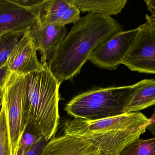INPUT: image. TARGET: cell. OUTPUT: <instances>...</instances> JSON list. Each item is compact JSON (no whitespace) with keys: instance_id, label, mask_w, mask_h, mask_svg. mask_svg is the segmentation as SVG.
I'll return each mask as SVG.
<instances>
[{"instance_id":"1","label":"cell","mask_w":155,"mask_h":155,"mask_svg":"<svg viewBox=\"0 0 155 155\" xmlns=\"http://www.w3.org/2000/svg\"><path fill=\"white\" fill-rule=\"evenodd\" d=\"M122 25L111 16L87 13L72 27L48 61V66L60 83L80 74L91 53Z\"/></svg>"},{"instance_id":"2","label":"cell","mask_w":155,"mask_h":155,"mask_svg":"<svg viewBox=\"0 0 155 155\" xmlns=\"http://www.w3.org/2000/svg\"><path fill=\"white\" fill-rule=\"evenodd\" d=\"M39 72L25 76L26 123L31 125L48 142L59 124V88L61 83L47 63Z\"/></svg>"},{"instance_id":"3","label":"cell","mask_w":155,"mask_h":155,"mask_svg":"<svg viewBox=\"0 0 155 155\" xmlns=\"http://www.w3.org/2000/svg\"><path fill=\"white\" fill-rule=\"evenodd\" d=\"M135 85L112 86L87 91L74 97L64 110L74 118L96 121L126 114Z\"/></svg>"},{"instance_id":"4","label":"cell","mask_w":155,"mask_h":155,"mask_svg":"<svg viewBox=\"0 0 155 155\" xmlns=\"http://www.w3.org/2000/svg\"><path fill=\"white\" fill-rule=\"evenodd\" d=\"M2 87L11 155H17L26 121L25 76L10 72Z\"/></svg>"},{"instance_id":"5","label":"cell","mask_w":155,"mask_h":155,"mask_svg":"<svg viewBox=\"0 0 155 155\" xmlns=\"http://www.w3.org/2000/svg\"><path fill=\"white\" fill-rule=\"evenodd\" d=\"M145 23L138 26L136 38L123 61L133 72L155 74V23L146 15Z\"/></svg>"},{"instance_id":"6","label":"cell","mask_w":155,"mask_h":155,"mask_svg":"<svg viewBox=\"0 0 155 155\" xmlns=\"http://www.w3.org/2000/svg\"><path fill=\"white\" fill-rule=\"evenodd\" d=\"M148 122V118L142 113L134 112L96 121L74 118L65 123L64 130L65 134L80 136L93 133L137 128L146 126Z\"/></svg>"},{"instance_id":"7","label":"cell","mask_w":155,"mask_h":155,"mask_svg":"<svg viewBox=\"0 0 155 155\" xmlns=\"http://www.w3.org/2000/svg\"><path fill=\"white\" fill-rule=\"evenodd\" d=\"M138 32L137 28L113 35L93 51L88 60L102 69L115 70L123 63Z\"/></svg>"},{"instance_id":"8","label":"cell","mask_w":155,"mask_h":155,"mask_svg":"<svg viewBox=\"0 0 155 155\" xmlns=\"http://www.w3.org/2000/svg\"><path fill=\"white\" fill-rule=\"evenodd\" d=\"M146 126L119 131L93 133L83 136L97 150L99 155H120L129 144L139 138Z\"/></svg>"},{"instance_id":"9","label":"cell","mask_w":155,"mask_h":155,"mask_svg":"<svg viewBox=\"0 0 155 155\" xmlns=\"http://www.w3.org/2000/svg\"><path fill=\"white\" fill-rule=\"evenodd\" d=\"M30 29L24 34L9 56L6 62L9 72L25 76L43 69V64L37 57V48Z\"/></svg>"},{"instance_id":"10","label":"cell","mask_w":155,"mask_h":155,"mask_svg":"<svg viewBox=\"0 0 155 155\" xmlns=\"http://www.w3.org/2000/svg\"><path fill=\"white\" fill-rule=\"evenodd\" d=\"M36 22L32 13L12 0H0V35L9 32L23 35Z\"/></svg>"},{"instance_id":"11","label":"cell","mask_w":155,"mask_h":155,"mask_svg":"<svg viewBox=\"0 0 155 155\" xmlns=\"http://www.w3.org/2000/svg\"><path fill=\"white\" fill-rule=\"evenodd\" d=\"M30 30L37 51L41 54L42 63H47L51 59L67 34L65 26L57 23L42 24L36 22Z\"/></svg>"},{"instance_id":"12","label":"cell","mask_w":155,"mask_h":155,"mask_svg":"<svg viewBox=\"0 0 155 155\" xmlns=\"http://www.w3.org/2000/svg\"><path fill=\"white\" fill-rule=\"evenodd\" d=\"M95 153H98L97 150L82 136L64 134L48 141L39 155H87Z\"/></svg>"},{"instance_id":"13","label":"cell","mask_w":155,"mask_h":155,"mask_svg":"<svg viewBox=\"0 0 155 155\" xmlns=\"http://www.w3.org/2000/svg\"><path fill=\"white\" fill-rule=\"evenodd\" d=\"M134 85V90L126 107L127 113L139 112L155 105L154 79H144Z\"/></svg>"},{"instance_id":"14","label":"cell","mask_w":155,"mask_h":155,"mask_svg":"<svg viewBox=\"0 0 155 155\" xmlns=\"http://www.w3.org/2000/svg\"><path fill=\"white\" fill-rule=\"evenodd\" d=\"M82 12L111 16L122 12L127 3L126 0H68Z\"/></svg>"},{"instance_id":"15","label":"cell","mask_w":155,"mask_h":155,"mask_svg":"<svg viewBox=\"0 0 155 155\" xmlns=\"http://www.w3.org/2000/svg\"><path fill=\"white\" fill-rule=\"evenodd\" d=\"M70 5L68 0H45L38 22L57 23Z\"/></svg>"},{"instance_id":"16","label":"cell","mask_w":155,"mask_h":155,"mask_svg":"<svg viewBox=\"0 0 155 155\" xmlns=\"http://www.w3.org/2000/svg\"><path fill=\"white\" fill-rule=\"evenodd\" d=\"M120 155H155V137L136 139L125 147Z\"/></svg>"},{"instance_id":"17","label":"cell","mask_w":155,"mask_h":155,"mask_svg":"<svg viewBox=\"0 0 155 155\" xmlns=\"http://www.w3.org/2000/svg\"><path fill=\"white\" fill-rule=\"evenodd\" d=\"M22 35L12 32L0 35V68L6 63L13 49Z\"/></svg>"},{"instance_id":"18","label":"cell","mask_w":155,"mask_h":155,"mask_svg":"<svg viewBox=\"0 0 155 155\" xmlns=\"http://www.w3.org/2000/svg\"><path fill=\"white\" fill-rule=\"evenodd\" d=\"M0 155H11L5 108L3 103L0 111Z\"/></svg>"},{"instance_id":"19","label":"cell","mask_w":155,"mask_h":155,"mask_svg":"<svg viewBox=\"0 0 155 155\" xmlns=\"http://www.w3.org/2000/svg\"><path fill=\"white\" fill-rule=\"evenodd\" d=\"M41 137L43 136H41L31 125L26 123L20 141L18 152L28 149Z\"/></svg>"},{"instance_id":"20","label":"cell","mask_w":155,"mask_h":155,"mask_svg":"<svg viewBox=\"0 0 155 155\" xmlns=\"http://www.w3.org/2000/svg\"><path fill=\"white\" fill-rule=\"evenodd\" d=\"M13 2L29 11L35 15L37 21L41 15L45 0H12Z\"/></svg>"},{"instance_id":"21","label":"cell","mask_w":155,"mask_h":155,"mask_svg":"<svg viewBox=\"0 0 155 155\" xmlns=\"http://www.w3.org/2000/svg\"><path fill=\"white\" fill-rule=\"evenodd\" d=\"M80 12V10L75 5L70 3V6L58 24L65 26L68 24L76 23L81 18Z\"/></svg>"},{"instance_id":"22","label":"cell","mask_w":155,"mask_h":155,"mask_svg":"<svg viewBox=\"0 0 155 155\" xmlns=\"http://www.w3.org/2000/svg\"><path fill=\"white\" fill-rule=\"evenodd\" d=\"M47 142L44 137H41L28 149L18 152L17 155H39L41 150Z\"/></svg>"},{"instance_id":"23","label":"cell","mask_w":155,"mask_h":155,"mask_svg":"<svg viewBox=\"0 0 155 155\" xmlns=\"http://www.w3.org/2000/svg\"><path fill=\"white\" fill-rule=\"evenodd\" d=\"M9 73L7 63L0 68V87H2Z\"/></svg>"},{"instance_id":"24","label":"cell","mask_w":155,"mask_h":155,"mask_svg":"<svg viewBox=\"0 0 155 155\" xmlns=\"http://www.w3.org/2000/svg\"><path fill=\"white\" fill-rule=\"evenodd\" d=\"M146 129H148L155 137V109L153 114L148 118V122L146 125Z\"/></svg>"},{"instance_id":"25","label":"cell","mask_w":155,"mask_h":155,"mask_svg":"<svg viewBox=\"0 0 155 155\" xmlns=\"http://www.w3.org/2000/svg\"><path fill=\"white\" fill-rule=\"evenodd\" d=\"M144 2L152 15L155 16V0H147Z\"/></svg>"},{"instance_id":"26","label":"cell","mask_w":155,"mask_h":155,"mask_svg":"<svg viewBox=\"0 0 155 155\" xmlns=\"http://www.w3.org/2000/svg\"><path fill=\"white\" fill-rule=\"evenodd\" d=\"M3 87V86H2ZM0 87V111L2 109L3 100V87Z\"/></svg>"},{"instance_id":"27","label":"cell","mask_w":155,"mask_h":155,"mask_svg":"<svg viewBox=\"0 0 155 155\" xmlns=\"http://www.w3.org/2000/svg\"><path fill=\"white\" fill-rule=\"evenodd\" d=\"M150 17L151 19L155 23V16L154 15H150Z\"/></svg>"},{"instance_id":"28","label":"cell","mask_w":155,"mask_h":155,"mask_svg":"<svg viewBox=\"0 0 155 155\" xmlns=\"http://www.w3.org/2000/svg\"><path fill=\"white\" fill-rule=\"evenodd\" d=\"M87 155H99V154H98V153H94L90 154Z\"/></svg>"}]
</instances>
